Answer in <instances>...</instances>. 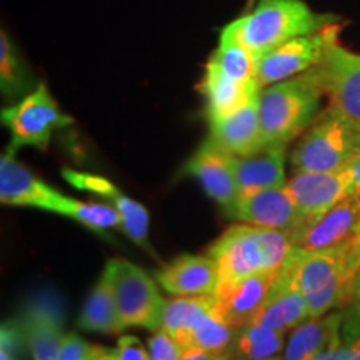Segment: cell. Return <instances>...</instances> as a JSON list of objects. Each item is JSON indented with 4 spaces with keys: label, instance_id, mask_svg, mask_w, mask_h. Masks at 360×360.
<instances>
[{
    "label": "cell",
    "instance_id": "obj_1",
    "mask_svg": "<svg viewBox=\"0 0 360 360\" xmlns=\"http://www.w3.org/2000/svg\"><path fill=\"white\" fill-rule=\"evenodd\" d=\"M294 247L290 232L238 224L214 242L209 255L217 265L219 283H227L254 274L281 270Z\"/></svg>",
    "mask_w": 360,
    "mask_h": 360
},
{
    "label": "cell",
    "instance_id": "obj_2",
    "mask_svg": "<svg viewBox=\"0 0 360 360\" xmlns=\"http://www.w3.org/2000/svg\"><path fill=\"white\" fill-rule=\"evenodd\" d=\"M323 90L314 67L297 77L260 90L259 117L264 143H287L315 122Z\"/></svg>",
    "mask_w": 360,
    "mask_h": 360
},
{
    "label": "cell",
    "instance_id": "obj_3",
    "mask_svg": "<svg viewBox=\"0 0 360 360\" xmlns=\"http://www.w3.org/2000/svg\"><path fill=\"white\" fill-rule=\"evenodd\" d=\"M240 35L255 57L300 35H309L342 22L332 13H317L304 0H257L237 19Z\"/></svg>",
    "mask_w": 360,
    "mask_h": 360
},
{
    "label": "cell",
    "instance_id": "obj_4",
    "mask_svg": "<svg viewBox=\"0 0 360 360\" xmlns=\"http://www.w3.org/2000/svg\"><path fill=\"white\" fill-rule=\"evenodd\" d=\"M295 249L297 283L305 297L310 319L350 305L355 278L347 265L345 242L322 250Z\"/></svg>",
    "mask_w": 360,
    "mask_h": 360
},
{
    "label": "cell",
    "instance_id": "obj_5",
    "mask_svg": "<svg viewBox=\"0 0 360 360\" xmlns=\"http://www.w3.org/2000/svg\"><path fill=\"white\" fill-rule=\"evenodd\" d=\"M359 152V125L327 109L292 150L290 162L295 172H335L347 167Z\"/></svg>",
    "mask_w": 360,
    "mask_h": 360
},
{
    "label": "cell",
    "instance_id": "obj_6",
    "mask_svg": "<svg viewBox=\"0 0 360 360\" xmlns=\"http://www.w3.org/2000/svg\"><path fill=\"white\" fill-rule=\"evenodd\" d=\"M103 272L110 278L119 319L124 328L159 330L165 300L146 270L125 259H110Z\"/></svg>",
    "mask_w": 360,
    "mask_h": 360
},
{
    "label": "cell",
    "instance_id": "obj_7",
    "mask_svg": "<svg viewBox=\"0 0 360 360\" xmlns=\"http://www.w3.org/2000/svg\"><path fill=\"white\" fill-rule=\"evenodd\" d=\"M0 119L11 132V143L7 150L12 154L22 147H37L45 150L56 130L74 124V119L60 110L44 82H40L17 103L2 109Z\"/></svg>",
    "mask_w": 360,
    "mask_h": 360
},
{
    "label": "cell",
    "instance_id": "obj_8",
    "mask_svg": "<svg viewBox=\"0 0 360 360\" xmlns=\"http://www.w3.org/2000/svg\"><path fill=\"white\" fill-rule=\"evenodd\" d=\"M340 22L319 32L287 40L264 56L257 57V82L260 87L297 77L319 64L328 45L339 40Z\"/></svg>",
    "mask_w": 360,
    "mask_h": 360
},
{
    "label": "cell",
    "instance_id": "obj_9",
    "mask_svg": "<svg viewBox=\"0 0 360 360\" xmlns=\"http://www.w3.org/2000/svg\"><path fill=\"white\" fill-rule=\"evenodd\" d=\"M314 72L323 96L328 97L327 109L360 127V53L335 40L328 45Z\"/></svg>",
    "mask_w": 360,
    "mask_h": 360
},
{
    "label": "cell",
    "instance_id": "obj_10",
    "mask_svg": "<svg viewBox=\"0 0 360 360\" xmlns=\"http://www.w3.org/2000/svg\"><path fill=\"white\" fill-rule=\"evenodd\" d=\"M287 187L307 227L352 195L354 180L347 165L335 172H295Z\"/></svg>",
    "mask_w": 360,
    "mask_h": 360
},
{
    "label": "cell",
    "instance_id": "obj_11",
    "mask_svg": "<svg viewBox=\"0 0 360 360\" xmlns=\"http://www.w3.org/2000/svg\"><path fill=\"white\" fill-rule=\"evenodd\" d=\"M184 172L199 180L207 195L217 202L225 210V214H233L238 199L236 155L229 154L212 139L207 137L202 146L193 152L191 159L186 162Z\"/></svg>",
    "mask_w": 360,
    "mask_h": 360
},
{
    "label": "cell",
    "instance_id": "obj_12",
    "mask_svg": "<svg viewBox=\"0 0 360 360\" xmlns=\"http://www.w3.org/2000/svg\"><path fill=\"white\" fill-rule=\"evenodd\" d=\"M232 217L244 224L290 232L292 236L305 227V219L287 186L238 195Z\"/></svg>",
    "mask_w": 360,
    "mask_h": 360
},
{
    "label": "cell",
    "instance_id": "obj_13",
    "mask_svg": "<svg viewBox=\"0 0 360 360\" xmlns=\"http://www.w3.org/2000/svg\"><path fill=\"white\" fill-rule=\"evenodd\" d=\"M69 197L30 172L15 159V154L6 150L0 157V202L4 205L34 207L62 214Z\"/></svg>",
    "mask_w": 360,
    "mask_h": 360
},
{
    "label": "cell",
    "instance_id": "obj_14",
    "mask_svg": "<svg viewBox=\"0 0 360 360\" xmlns=\"http://www.w3.org/2000/svg\"><path fill=\"white\" fill-rule=\"evenodd\" d=\"M281 270L254 274L240 281L219 283L214 294V309L220 317L236 327L244 328L255 321L276 283Z\"/></svg>",
    "mask_w": 360,
    "mask_h": 360
},
{
    "label": "cell",
    "instance_id": "obj_15",
    "mask_svg": "<svg viewBox=\"0 0 360 360\" xmlns=\"http://www.w3.org/2000/svg\"><path fill=\"white\" fill-rule=\"evenodd\" d=\"M307 319H310L307 302L297 283V249L294 247L254 322L285 334Z\"/></svg>",
    "mask_w": 360,
    "mask_h": 360
},
{
    "label": "cell",
    "instance_id": "obj_16",
    "mask_svg": "<svg viewBox=\"0 0 360 360\" xmlns=\"http://www.w3.org/2000/svg\"><path fill=\"white\" fill-rule=\"evenodd\" d=\"M62 175L72 187L79 188V191H85L90 193L107 199L110 205H114L119 210L120 219H122V231L134 244H137L142 249L152 252L150 245H148V212L141 202L130 199L125 195L115 184H112L109 179L102 177V175L89 174V172H79L74 169H64Z\"/></svg>",
    "mask_w": 360,
    "mask_h": 360
},
{
    "label": "cell",
    "instance_id": "obj_17",
    "mask_svg": "<svg viewBox=\"0 0 360 360\" xmlns=\"http://www.w3.org/2000/svg\"><path fill=\"white\" fill-rule=\"evenodd\" d=\"M360 227V195H350L339 205L294 233V245L302 250H322L347 242Z\"/></svg>",
    "mask_w": 360,
    "mask_h": 360
},
{
    "label": "cell",
    "instance_id": "obj_18",
    "mask_svg": "<svg viewBox=\"0 0 360 360\" xmlns=\"http://www.w3.org/2000/svg\"><path fill=\"white\" fill-rule=\"evenodd\" d=\"M259 96L232 114L209 122V137L229 154L236 157L250 155L265 146L260 129Z\"/></svg>",
    "mask_w": 360,
    "mask_h": 360
},
{
    "label": "cell",
    "instance_id": "obj_19",
    "mask_svg": "<svg viewBox=\"0 0 360 360\" xmlns=\"http://www.w3.org/2000/svg\"><path fill=\"white\" fill-rule=\"evenodd\" d=\"M157 281L175 297L214 295L219 270L210 255H180L160 270Z\"/></svg>",
    "mask_w": 360,
    "mask_h": 360
},
{
    "label": "cell",
    "instance_id": "obj_20",
    "mask_svg": "<svg viewBox=\"0 0 360 360\" xmlns=\"http://www.w3.org/2000/svg\"><path fill=\"white\" fill-rule=\"evenodd\" d=\"M199 90L205 98L207 120H215L240 109L252 98L260 94L259 82L242 84L229 77L212 58L205 64L204 77L199 84Z\"/></svg>",
    "mask_w": 360,
    "mask_h": 360
},
{
    "label": "cell",
    "instance_id": "obj_21",
    "mask_svg": "<svg viewBox=\"0 0 360 360\" xmlns=\"http://www.w3.org/2000/svg\"><path fill=\"white\" fill-rule=\"evenodd\" d=\"M25 347L34 360H57L64 344L60 310L47 302L32 304L19 321Z\"/></svg>",
    "mask_w": 360,
    "mask_h": 360
},
{
    "label": "cell",
    "instance_id": "obj_22",
    "mask_svg": "<svg viewBox=\"0 0 360 360\" xmlns=\"http://www.w3.org/2000/svg\"><path fill=\"white\" fill-rule=\"evenodd\" d=\"M287 143H267L250 155L236 157L238 195L270 187L287 186Z\"/></svg>",
    "mask_w": 360,
    "mask_h": 360
},
{
    "label": "cell",
    "instance_id": "obj_23",
    "mask_svg": "<svg viewBox=\"0 0 360 360\" xmlns=\"http://www.w3.org/2000/svg\"><path fill=\"white\" fill-rule=\"evenodd\" d=\"M344 312H332L322 317L302 322L292 332L287 342L283 360H305L319 350L335 344L342 339Z\"/></svg>",
    "mask_w": 360,
    "mask_h": 360
},
{
    "label": "cell",
    "instance_id": "obj_24",
    "mask_svg": "<svg viewBox=\"0 0 360 360\" xmlns=\"http://www.w3.org/2000/svg\"><path fill=\"white\" fill-rule=\"evenodd\" d=\"M210 58L237 82H257V57L242 39L237 20L220 30L219 45Z\"/></svg>",
    "mask_w": 360,
    "mask_h": 360
},
{
    "label": "cell",
    "instance_id": "obj_25",
    "mask_svg": "<svg viewBox=\"0 0 360 360\" xmlns=\"http://www.w3.org/2000/svg\"><path fill=\"white\" fill-rule=\"evenodd\" d=\"M212 310L214 295L174 297L165 304L160 328L169 332L182 350H187L192 334L212 314Z\"/></svg>",
    "mask_w": 360,
    "mask_h": 360
},
{
    "label": "cell",
    "instance_id": "obj_26",
    "mask_svg": "<svg viewBox=\"0 0 360 360\" xmlns=\"http://www.w3.org/2000/svg\"><path fill=\"white\" fill-rule=\"evenodd\" d=\"M79 327L98 334H120L124 330L117 312L110 278L105 272H102V277L89 294L87 302L80 314Z\"/></svg>",
    "mask_w": 360,
    "mask_h": 360
},
{
    "label": "cell",
    "instance_id": "obj_27",
    "mask_svg": "<svg viewBox=\"0 0 360 360\" xmlns=\"http://www.w3.org/2000/svg\"><path fill=\"white\" fill-rule=\"evenodd\" d=\"M283 344V332L252 322L237 332L227 354L236 360H265L277 357L282 352Z\"/></svg>",
    "mask_w": 360,
    "mask_h": 360
},
{
    "label": "cell",
    "instance_id": "obj_28",
    "mask_svg": "<svg viewBox=\"0 0 360 360\" xmlns=\"http://www.w3.org/2000/svg\"><path fill=\"white\" fill-rule=\"evenodd\" d=\"M0 90L11 101L25 97L34 90L29 67L6 29L0 30Z\"/></svg>",
    "mask_w": 360,
    "mask_h": 360
},
{
    "label": "cell",
    "instance_id": "obj_29",
    "mask_svg": "<svg viewBox=\"0 0 360 360\" xmlns=\"http://www.w3.org/2000/svg\"><path fill=\"white\" fill-rule=\"evenodd\" d=\"M60 215L74 219L75 222L82 224L84 227L94 232H103L109 229L122 227L119 210L114 205L97 204V202H82L69 197Z\"/></svg>",
    "mask_w": 360,
    "mask_h": 360
},
{
    "label": "cell",
    "instance_id": "obj_30",
    "mask_svg": "<svg viewBox=\"0 0 360 360\" xmlns=\"http://www.w3.org/2000/svg\"><path fill=\"white\" fill-rule=\"evenodd\" d=\"M237 332V328L232 327L224 317H220L214 309L212 314L192 334L188 349L195 347L215 354H227Z\"/></svg>",
    "mask_w": 360,
    "mask_h": 360
},
{
    "label": "cell",
    "instance_id": "obj_31",
    "mask_svg": "<svg viewBox=\"0 0 360 360\" xmlns=\"http://www.w3.org/2000/svg\"><path fill=\"white\" fill-rule=\"evenodd\" d=\"M148 357L150 360H179L182 357L184 350L177 344L169 332L159 330L154 332V335L148 339Z\"/></svg>",
    "mask_w": 360,
    "mask_h": 360
},
{
    "label": "cell",
    "instance_id": "obj_32",
    "mask_svg": "<svg viewBox=\"0 0 360 360\" xmlns=\"http://www.w3.org/2000/svg\"><path fill=\"white\" fill-rule=\"evenodd\" d=\"M115 360H150L148 349L143 347L141 339L135 335H124L117 342L114 349Z\"/></svg>",
    "mask_w": 360,
    "mask_h": 360
},
{
    "label": "cell",
    "instance_id": "obj_33",
    "mask_svg": "<svg viewBox=\"0 0 360 360\" xmlns=\"http://www.w3.org/2000/svg\"><path fill=\"white\" fill-rule=\"evenodd\" d=\"M90 349H92V344L85 342L82 337L67 334L57 360H87Z\"/></svg>",
    "mask_w": 360,
    "mask_h": 360
},
{
    "label": "cell",
    "instance_id": "obj_34",
    "mask_svg": "<svg viewBox=\"0 0 360 360\" xmlns=\"http://www.w3.org/2000/svg\"><path fill=\"white\" fill-rule=\"evenodd\" d=\"M342 339L350 342L360 339V305L350 304L344 312V323H342Z\"/></svg>",
    "mask_w": 360,
    "mask_h": 360
},
{
    "label": "cell",
    "instance_id": "obj_35",
    "mask_svg": "<svg viewBox=\"0 0 360 360\" xmlns=\"http://www.w3.org/2000/svg\"><path fill=\"white\" fill-rule=\"evenodd\" d=\"M229 354H215L202 349H187L184 350L182 357L179 360H227Z\"/></svg>",
    "mask_w": 360,
    "mask_h": 360
},
{
    "label": "cell",
    "instance_id": "obj_36",
    "mask_svg": "<svg viewBox=\"0 0 360 360\" xmlns=\"http://www.w3.org/2000/svg\"><path fill=\"white\" fill-rule=\"evenodd\" d=\"M87 360H115L114 349H107L102 347V345L92 344V349H90Z\"/></svg>",
    "mask_w": 360,
    "mask_h": 360
},
{
    "label": "cell",
    "instance_id": "obj_37",
    "mask_svg": "<svg viewBox=\"0 0 360 360\" xmlns=\"http://www.w3.org/2000/svg\"><path fill=\"white\" fill-rule=\"evenodd\" d=\"M350 172H352V180H354V187H352V195H360V152L355 155V159L349 164Z\"/></svg>",
    "mask_w": 360,
    "mask_h": 360
},
{
    "label": "cell",
    "instance_id": "obj_38",
    "mask_svg": "<svg viewBox=\"0 0 360 360\" xmlns=\"http://www.w3.org/2000/svg\"><path fill=\"white\" fill-rule=\"evenodd\" d=\"M350 304L360 305V270L357 272V276H355L354 287H352V299H350Z\"/></svg>",
    "mask_w": 360,
    "mask_h": 360
},
{
    "label": "cell",
    "instance_id": "obj_39",
    "mask_svg": "<svg viewBox=\"0 0 360 360\" xmlns=\"http://www.w3.org/2000/svg\"><path fill=\"white\" fill-rule=\"evenodd\" d=\"M265 360H283L281 355H277V357H270V359H265Z\"/></svg>",
    "mask_w": 360,
    "mask_h": 360
},
{
    "label": "cell",
    "instance_id": "obj_40",
    "mask_svg": "<svg viewBox=\"0 0 360 360\" xmlns=\"http://www.w3.org/2000/svg\"><path fill=\"white\" fill-rule=\"evenodd\" d=\"M227 360H236V359H232V357H231V355H229V359H227Z\"/></svg>",
    "mask_w": 360,
    "mask_h": 360
},
{
    "label": "cell",
    "instance_id": "obj_41",
    "mask_svg": "<svg viewBox=\"0 0 360 360\" xmlns=\"http://www.w3.org/2000/svg\"><path fill=\"white\" fill-rule=\"evenodd\" d=\"M357 360H360V357H359V359H357Z\"/></svg>",
    "mask_w": 360,
    "mask_h": 360
}]
</instances>
